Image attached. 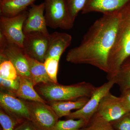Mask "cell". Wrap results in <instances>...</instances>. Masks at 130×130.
<instances>
[{
	"label": "cell",
	"mask_w": 130,
	"mask_h": 130,
	"mask_svg": "<svg viewBox=\"0 0 130 130\" xmlns=\"http://www.w3.org/2000/svg\"><path fill=\"white\" fill-rule=\"evenodd\" d=\"M120 19V10L103 14L89 28L80 44L69 50L67 61L91 65L107 73L108 56L115 42Z\"/></svg>",
	"instance_id": "cell-1"
},
{
	"label": "cell",
	"mask_w": 130,
	"mask_h": 130,
	"mask_svg": "<svg viewBox=\"0 0 130 130\" xmlns=\"http://www.w3.org/2000/svg\"><path fill=\"white\" fill-rule=\"evenodd\" d=\"M120 19L113 46L108 58V80L115 76L124 61L130 56V1L120 10Z\"/></svg>",
	"instance_id": "cell-2"
},
{
	"label": "cell",
	"mask_w": 130,
	"mask_h": 130,
	"mask_svg": "<svg viewBox=\"0 0 130 130\" xmlns=\"http://www.w3.org/2000/svg\"><path fill=\"white\" fill-rule=\"evenodd\" d=\"M95 88L91 84L85 81L70 85L51 82L41 85L38 87V90L46 100L53 102L90 98Z\"/></svg>",
	"instance_id": "cell-3"
},
{
	"label": "cell",
	"mask_w": 130,
	"mask_h": 130,
	"mask_svg": "<svg viewBox=\"0 0 130 130\" xmlns=\"http://www.w3.org/2000/svg\"><path fill=\"white\" fill-rule=\"evenodd\" d=\"M44 14L47 26L53 29H71L74 25L65 0H45Z\"/></svg>",
	"instance_id": "cell-4"
},
{
	"label": "cell",
	"mask_w": 130,
	"mask_h": 130,
	"mask_svg": "<svg viewBox=\"0 0 130 130\" xmlns=\"http://www.w3.org/2000/svg\"><path fill=\"white\" fill-rule=\"evenodd\" d=\"M29 113L30 121L38 130H53L59 117L47 103L25 102Z\"/></svg>",
	"instance_id": "cell-5"
},
{
	"label": "cell",
	"mask_w": 130,
	"mask_h": 130,
	"mask_svg": "<svg viewBox=\"0 0 130 130\" xmlns=\"http://www.w3.org/2000/svg\"><path fill=\"white\" fill-rule=\"evenodd\" d=\"M28 13V12L24 11L13 17L1 15L0 18V33L6 38L8 43L22 48H23L25 38L23 28Z\"/></svg>",
	"instance_id": "cell-6"
},
{
	"label": "cell",
	"mask_w": 130,
	"mask_h": 130,
	"mask_svg": "<svg viewBox=\"0 0 130 130\" xmlns=\"http://www.w3.org/2000/svg\"><path fill=\"white\" fill-rule=\"evenodd\" d=\"M115 84L113 79H110L101 86L96 87L91 96L84 107L71 113L70 115L66 117L67 119H83L88 122L97 112L103 98L110 92Z\"/></svg>",
	"instance_id": "cell-7"
},
{
	"label": "cell",
	"mask_w": 130,
	"mask_h": 130,
	"mask_svg": "<svg viewBox=\"0 0 130 130\" xmlns=\"http://www.w3.org/2000/svg\"><path fill=\"white\" fill-rule=\"evenodd\" d=\"M1 61L8 60L14 65L19 76L31 80L27 55L23 48L8 42L1 47Z\"/></svg>",
	"instance_id": "cell-8"
},
{
	"label": "cell",
	"mask_w": 130,
	"mask_h": 130,
	"mask_svg": "<svg viewBox=\"0 0 130 130\" xmlns=\"http://www.w3.org/2000/svg\"><path fill=\"white\" fill-rule=\"evenodd\" d=\"M49 36L39 32L25 35L23 49L26 54L30 58L44 63Z\"/></svg>",
	"instance_id": "cell-9"
},
{
	"label": "cell",
	"mask_w": 130,
	"mask_h": 130,
	"mask_svg": "<svg viewBox=\"0 0 130 130\" xmlns=\"http://www.w3.org/2000/svg\"><path fill=\"white\" fill-rule=\"evenodd\" d=\"M0 106L2 109L19 123L30 121L29 113L25 101L9 93L1 91Z\"/></svg>",
	"instance_id": "cell-10"
},
{
	"label": "cell",
	"mask_w": 130,
	"mask_h": 130,
	"mask_svg": "<svg viewBox=\"0 0 130 130\" xmlns=\"http://www.w3.org/2000/svg\"><path fill=\"white\" fill-rule=\"evenodd\" d=\"M109 122L115 121L128 113L120 97L109 92L102 99L96 113Z\"/></svg>",
	"instance_id": "cell-11"
},
{
	"label": "cell",
	"mask_w": 130,
	"mask_h": 130,
	"mask_svg": "<svg viewBox=\"0 0 130 130\" xmlns=\"http://www.w3.org/2000/svg\"><path fill=\"white\" fill-rule=\"evenodd\" d=\"M44 3L39 5L32 4L28 12L27 18L23 25L24 35L33 32H42L49 36L47 29L46 21L44 14Z\"/></svg>",
	"instance_id": "cell-12"
},
{
	"label": "cell",
	"mask_w": 130,
	"mask_h": 130,
	"mask_svg": "<svg viewBox=\"0 0 130 130\" xmlns=\"http://www.w3.org/2000/svg\"><path fill=\"white\" fill-rule=\"evenodd\" d=\"M130 0H87L82 11L83 14L93 12L103 14L117 11L129 2Z\"/></svg>",
	"instance_id": "cell-13"
},
{
	"label": "cell",
	"mask_w": 130,
	"mask_h": 130,
	"mask_svg": "<svg viewBox=\"0 0 130 130\" xmlns=\"http://www.w3.org/2000/svg\"><path fill=\"white\" fill-rule=\"evenodd\" d=\"M72 40L71 36L68 33L55 32L50 34L45 60L51 57H61L71 43Z\"/></svg>",
	"instance_id": "cell-14"
},
{
	"label": "cell",
	"mask_w": 130,
	"mask_h": 130,
	"mask_svg": "<svg viewBox=\"0 0 130 130\" xmlns=\"http://www.w3.org/2000/svg\"><path fill=\"white\" fill-rule=\"evenodd\" d=\"M36 0H0L2 16L8 17L17 16L32 5Z\"/></svg>",
	"instance_id": "cell-15"
},
{
	"label": "cell",
	"mask_w": 130,
	"mask_h": 130,
	"mask_svg": "<svg viewBox=\"0 0 130 130\" xmlns=\"http://www.w3.org/2000/svg\"><path fill=\"white\" fill-rule=\"evenodd\" d=\"M89 98H85L74 101L53 102H50V106L59 118L64 116L67 117L71 113V110L81 109Z\"/></svg>",
	"instance_id": "cell-16"
},
{
	"label": "cell",
	"mask_w": 130,
	"mask_h": 130,
	"mask_svg": "<svg viewBox=\"0 0 130 130\" xmlns=\"http://www.w3.org/2000/svg\"><path fill=\"white\" fill-rule=\"evenodd\" d=\"M27 57L30 73L34 86L38 84L54 83L47 73L44 63L30 58L27 55Z\"/></svg>",
	"instance_id": "cell-17"
},
{
	"label": "cell",
	"mask_w": 130,
	"mask_h": 130,
	"mask_svg": "<svg viewBox=\"0 0 130 130\" xmlns=\"http://www.w3.org/2000/svg\"><path fill=\"white\" fill-rule=\"evenodd\" d=\"M19 88L16 94V96L29 101L47 103L45 100L38 94L34 88V85L30 79L19 76Z\"/></svg>",
	"instance_id": "cell-18"
},
{
	"label": "cell",
	"mask_w": 130,
	"mask_h": 130,
	"mask_svg": "<svg viewBox=\"0 0 130 130\" xmlns=\"http://www.w3.org/2000/svg\"><path fill=\"white\" fill-rule=\"evenodd\" d=\"M111 79H113L115 84L119 85L121 92L130 89V56L122 63Z\"/></svg>",
	"instance_id": "cell-19"
},
{
	"label": "cell",
	"mask_w": 130,
	"mask_h": 130,
	"mask_svg": "<svg viewBox=\"0 0 130 130\" xmlns=\"http://www.w3.org/2000/svg\"><path fill=\"white\" fill-rule=\"evenodd\" d=\"M79 130H115L111 123L96 113L84 127Z\"/></svg>",
	"instance_id": "cell-20"
},
{
	"label": "cell",
	"mask_w": 130,
	"mask_h": 130,
	"mask_svg": "<svg viewBox=\"0 0 130 130\" xmlns=\"http://www.w3.org/2000/svg\"><path fill=\"white\" fill-rule=\"evenodd\" d=\"M88 122L83 119L75 120L67 119L65 120H58L53 130H79L83 128Z\"/></svg>",
	"instance_id": "cell-21"
},
{
	"label": "cell",
	"mask_w": 130,
	"mask_h": 130,
	"mask_svg": "<svg viewBox=\"0 0 130 130\" xmlns=\"http://www.w3.org/2000/svg\"><path fill=\"white\" fill-rule=\"evenodd\" d=\"M18 77L16 68L10 61L6 60L1 61L0 78L7 80H15Z\"/></svg>",
	"instance_id": "cell-22"
},
{
	"label": "cell",
	"mask_w": 130,
	"mask_h": 130,
	"mask_svg": "<svg viewBox=\"0 0 130 130\" xmlns=\"http://www.w3.org/2000/svg\"><path fill=\"white\" fill-rule=\"evenodd\" d=\"M60 57H55L47 58L44 61V66L49 77L55 83L57 84V73Z\"/></svg>",
	"instance_id": "cell-23"
},
{
	"label": "cell",
	"mask_w": 130,
	"mask_h": 130,
	"mask_svg": "<svg viewBox=\"0 0 130 130\" xmlns=\"http://www.w3.org/2000/svg\"><path fill=\"white\" fill-rule=\"evenodd\" d=\"M68 11L74 21L78 13L83 9L87 0H65Z\"/></svg>",
	"instance_id": "cell-24"
},
{
	"label": "cell",
	"mask_w": 130,
	"mask_h": 130,
	"mask_svg": "<svg viewBox=\"0 0 130 130\" xmlns=\"http://www.w3.org/2000/svg\"><path fill=\"white\" fill-rule=\"evenodd\" d=\"M0 86L2 89L6 91L7 93L16 96L20 86L19 76L15 80H7L0 78Z\"/></svg>",
	"instance_id": "cell-25"
},
{
	"label": "cell",
	"mask_w": 130,
	"mask_h": 130,
	"mask_svg": "<svg viewBox=\"0 0 130 130\" xmlns=\"http://www.w3.org/2000/svg\"><path fill=\"white\" fill-rule=\"evenodd\" d=\"M18 122L4 112L0 110V124L2 130H14Z\"/></svg>",
	"instance_id": "cell-26"
},
{
	"label": "cell",
	"mask_w": 130,
	"mask_h": 130,
	"mask_svg": "<svg viewBox=\"0 0 130 130\" xmlns=\"http://www.w3.org/2000/svg\"><path fill=\"white\" fill-rule=\"evenodd\" d=\"M110 123L115 130H130V113Z\"/></svg>",
	"instance_id": "cell-27"
},
{
	"label": "cell",
	"mask_w": 130,
	"mask_h": 130,
	"mask_svg": "<svg viewBox=\"0 0 130 130\" xmlns=\"http://www.w3.org/2000/svg\"><path fill=\"white\" fill-rule=\"evenodd\" d=\"M120 97L126 110L128 113H130V89L121 92Z\"/></svg>",
	"instance_id": "cell-28"
},
{
	"label": "cell",
	"mask_w": 130,
	"mask_h": 130,
	"mask_svg": "<svg viewBox=\"0 0 130 130\" xmlns=\"http://www.w3.org/2000/svg\"><path fill=\"white\" fill-rule=\"evenodd\" d=\"M14 130H38L29 120L18 123L14 128Z\"/></svg>",
	"instance_id": "cell-29"
},
{
	"label": "cell",
	"mask_w": 130,
	"mask_h": 130,
	"mask_svg": "<svg viewBox=\"0 0 130 130\" xmlns=\"http://www.w3.org/2000/svg\"></svg>",
	"instance_id": "cell-30"
}]
</instances>
